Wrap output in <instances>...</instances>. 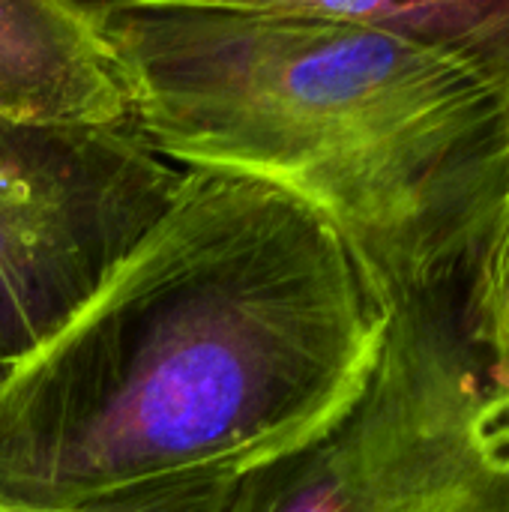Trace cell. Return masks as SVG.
<instances>
[{"label": "cell", "mask_w": 509, "mask_h": 512, "mask_svg": "<svg viewBox=\"0 0 509 512\" xmlns=\"http://www.w3.org/2000/svg\"><path fill=\"white\" fill-rule=\"evenodd\" d=\"M312 12L423 45L474 72L509 105V0H303Z\"/></svg>", "instance_id": "obj_6"}, {"label": "cell", "mask_w": 509, "mask_h": 512, "mask_svg": "<svg viewBox=\"0 0 509 512\" xmlns=\"http://www.w3.org/2000/svg\"><path fill=\"white\" fill-rule=\"evenodd\" d=\"M240 480L243 477L177 483V486H162L93 507H78V510H39V507L0 501V512H228Z\"/></svg>", "instance_id": "obj_8"}, {"label": "cell", "mask_w": 509, "mask_h": 512, "mask_svg": "<svg viewBox=\"0 0 509 512\" xmlns=\"http://www.w3.org/2000/svg\"><path fill=\"white\" fill-rule=\"evenodd\" d=\"M228 512H509V372L474 339L471 282L396 306L357 405Z\"/></svg>", "instance_id": "obj_3"}, {"label": "cell", "mask_w": 509, "mask_h": 512, "mask_svg": "<svg viewBox=\"0 0 509 512\" xmlns=\"http://www.w3.org/2000/svg\"><path fill=\"white\" fill-rule=\"evenodd\" d=\"M0 375H3V369H0Z\"/></svg>", "instance_id": "obj_9"}, {"label": "cell", "mask_w": 509, "mask_h": 512, "mask_svg": "<svg viewBox=\"0 0 509 512\" xmlns=\"http://www.w3.org/2000/svg\"><path fill=\"white\" fill-rule=\"evenodd\" d=\"M90 3L165 162L297 198L390 312L474 282L509 225V105L474 72L303 0Z\"/></svg>", "instance_id": "obj_2"}, {"label": "cell", "mask_w": 509, "mask_h": 512, "mask_svg": "<svg viewBox=\"0 0 509 512\" xmlns=\"http://www.w3.org/2000/svg\"><path fill=\"white\" fill-rule=\"evenodd\" d=\"M504 231H507V228H504Z\"/></svg>", "instance_id": "obj_10"}, {"label": "cell", "mask_w": 509, "mask_h": 512, "mask_svg": "<svg viewBox=\"0 0 509 512\" xmlns=\"http://www.w3.org/2000/svg\"><path fill=\"white\" fill-rule=\"evenodd\" d=\"M390 327L297 198L186 171L87 303L0 375V501L78 510L249 477L327 435Z\"/></svg>", "instance_id": "obj_1"}, {"label": "cell", "mask_w": 509, "mask_h": 512, "mask_svg": "<svg viewBox=\"0 0 509 512\" xmlns=\"http://www.w3.org/2000/svg\"><path fill=\"white\" fill-rule=\"evenodd\" d=\"M0 117L129 123V99L90 0H0Z\"/></svg>", "instance_id": "obj_5"}, {"label": "cell", "mask_w": 509, "mask_h": 512, "mask_svg": "<svg viewBox=\"0 0 509 512\" xmlns=\"http://www.w3.org/2000/svg\"><path fill=\"white\" fill-rule=\"evenodd\" d=\"M183 174L132 123L0 117V369L87 303L162 216Z\"/></svg>", "instance_id": "obj_4"}, {"label": "cell", "mask_w": 509, "mask_h": 512, "mask_svg": "<svg viewBox=\"0 0 509 512\" xmlns=\"http://www.w3.org/2000/svg\"><path fill=\"white\" fill-rule=\"evenodd\" d=\"M471 327L492 363L509 372V225L471 282Z\"/></svg>", "instance_id": "obj_7"}]
</instances>
